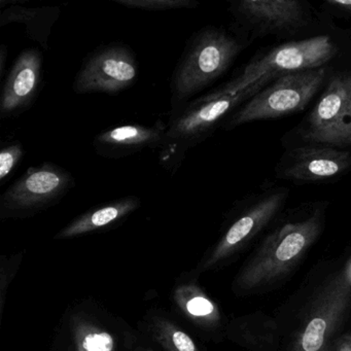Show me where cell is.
I'll return each instance as SVG.
<instances>
[{
    "label": "cell",
    "instance_id": "6da1fadb",
    "mask_svg": "<svg viewBox=\"0 0 351 351\" xmlns=\"http://www.w3.org/2000/svg\"><path fill=\"white\" fill-rule=\"evenodd\" d=\"M241 50L239 40L223 29L206 27L195 34L172 75V114L221 77Z\"/></svg>",
    "mask_w": 351,
    "mask_h": 351
},
{
    "label": "cell",
    "instance_id": "7a4b0ae2",
    "mask_svg": "<svg viewBox=\"0 0 351 351\" xmlns=\"http://www.w3.org/2000/svg\"><path fill=\"white\" fill-rule=\"evenodd\" d=\"M275 77L277 75H264L235 95L211 100H194L180 112L171 114L161 147V160L164 165L172 172L176 171L189 149L204 141L223 117L244 100L254 97L265 84Z\"/></svg>",
    "mask_w": 351,
    "mask_h": 351
},
{
    "label": "cell",
    "instance_id": "3957f363",
    "mask_svg": "<svg viewBox=\"0 0 351 351\" xmlns=\"http://www.w3.org/2000/svg\"><path fill=\"white\" fill-rule=\"evenodd\" d=\"M336 54V46L328 36L287 43L276 47L261 58L250 61L241 75L198 99L211 100L235 95L266 75L280 77L285 73L320 69Z\"/></svg>",
    "mask_w": 351,
    "mask_h": 351
},
{
    "label": "cell",
    "instance_id": "277c9868",
    "mask_svg": "<svg viewBox=\"0 0 351 351\" xmlns=\"http://www.w3.org/2000/svg\"><path fill=\"white\" fill-rule=\"evenodd\" d=\"M324 67L285 73L267 89L258 92L233 114L228 129L254 121L280 118L304 110L324 83Z\"/></svg>",
    "mask_w": 351,
    "mask_h": 351
},
{
    "label": "cell",
    "instance_id": "5b68a950",
    "mask_svg": "<svg viewBox=\"0 0 351 351\" xmlns=\"http://www.w3.org/2000/svg\"><path fill=\"white\" fill-rule=\"evenodd\" d=\"M301 134L310 143L351 147V73L330 77Z\"/></svg>",
    "mask_w": 351,
    "mask_h": 351
},
{
    "label": "cell",
    "instance_id": "8992f818",
    "mask_svg": "<svg viewBox=\"0 0 351 351\" xmlns=\"http://www.w3.org/2000/svg\"><path fill=\"white\" fill-rule=\"evenodd\" d=\"M75 184L73 176L55 164L28 168L1 196V213L17 217L42 210L58 202Z\"/></svg>",
    "mask_w": 351,
    "mask_h": 351
},
{
    "label": "cell",
    "instance_id": "52a82bcc",
    "mask_svg": "<svg viewBox=\"0 0 351 351\" xmlns=\"http://www.w3.org/2000/svg\"><path fill=\"white\" fill-rule=\"evenodd\" d=\"M138 63L133 51L123 44L101 47L82 65L73 82L77 94H114L136 82Z\"/></svg>",
    "mask_w": 351,
    "mask_h": 351
},
{
    "label": "cell",
    "instance_id": "ba28073f",
    "mask_svg": "<svg viewBox=\"0 0 351 351\" xmlns=\"http://www.w3.org/2000/svg\"><path fill=\"white\" fill-rule=\"evenodd\" d=\"M44 58L38 49L23 51L8 75L0 98L1 118L17 117L36 101L43 85Z\"/></svg>",
    "mask_w": 351,
    "mask_h": 351
},
{
    "label": "cell",
    "instance_id": "9c48e42d",
    "mask_svg": "<svg viewBox=\"0 0 351 351\" xmlns=\"http://www.w3.org/2000/svg\"><path fill=\"white\" fill-rule=\"evenodd\" d=\"M231 11L260 34L295 32L306 23L305 9L295 0H243Z\"/></svg>",
    "mask_w": 351,
    "mask_h": 351
},
{
    "label": "cell",
    "instance_id": "30bf717a",
    "mask_svg": "<svg viewBox=\"0 0 351 351\" xmlns=\"http://www.w3.org/2000/svg\"><path fill=\"white\" fill-rule=\"evenodd\" d=\"M351 155L330 147H303L293 152L283 176L300 182H322L346 171Z\"/></svg>",
    "mask_w": 351,
    "mask_h": 351
},
{
    "label": "cell",
    "instance_id": "8fae6325",
    "mask_svg": "<svg viewBox=\"0 0 351 351\" xmlns=\"http://www.w3.org/2000/svg\"><path fill=\"white\" fill-rule=\"evenodd\" d=\"M167 125L153 127L138 124L123 125L102 131L94 139V147L102 157L122 158L147 147H162Z\"/></svg>",
    "mask_w": 351,
    "mask_h": 351
},
{
    "label": "cell",
    "instance_id": "7c38bea8",
    "mask_svg": "<svg viewBox=\"0 0 351 351\" xmlns=\"http://www.w3.org/2000/svg\"><path fill=\"white\" fill-rule=\"evenodd\" d=\"M141 206V200L135 196L124 197L108 204L92 209L71 221L61 230L55 238L69 239L104 229L124 219Z\"/></svg>",
    "mask_w": 351,
    "mask_h": 351
},
{
    "label": "cell",
    "instance_id": "4fadbf2b",
    "mask_svg": "<svg viewBox=\"0 0 351 351\" xmlns=\"http://www.w3.org/2000/svg\"><path fill=\"white\" fill-rule=\"evenodd\" d=\"M60 15L59 8H25L9 5L3 8L0 14V26L17 23L25 26L26 34L32 40L40 43L44 49H49V36L55 22Z\"/></svg>",
    "mask_w": 351,
    "mask_h": 351
},
{
    "label": "cell",
    "instance_id": "5bb4252c",
    "mask_svg": "<svg viewBox=\"0 0 351 351\" xmlns=\"http://www.w3.org/2000/svg\"><path fill=\"white\" fill-rule=\"evenodd\" d=\"M285 192H278L267 197L266 199L261 201L256 207H254L250 213L236 221L226 234L217 250H215V258L221 256L229 248L237 245L238 243L243 241L248 235H250L252 230L256 227L258 223L268 219L269 215H272L278 208L279 205L285 199Z\"/></svg>",
    "mask_w": 351,
    "mask_h": 351
},
{
    "label": "cell",
    "instance_id": "9a60e30c",
    "mask_svg": "<svg viewBox=\"0 0 351 351\" xmlns=\"http://www.w3.org/2000/svg\"><path fill=\"white\" fill-rule=\"evenodd\" d=\"M173 299L184 315L193 322L203 324L215 318L217 309L215 304L196 285H184L176 287Z\"/></svg>",
    "mask_w": 351,
    "mask_h": 351
},
{
    "label": "cell",
    "instance_id": "2e32d148",
    "mask_svg": "<svg viewBox=\"0 0 351 351\" xmlns=\"http://www.w3.org/2000/svg\"><path fill=\"white\" fill-rule=\"evenodd\" d=\"M73 332L75 351H114L116 348L110 332L83 318H75Z\"/></svg>",
    "mask_w": 351,
    "mask_h": 351
},
{
    "label": "cell",
    "instance_id": "e0dca14e",
    "mask_svg": "<svg viewBox=\"0 0 351 351\" xmlns=\"http://www.w3.org/2000/svg\"><path fill=\"white\" fill-rule=\"evenodd\" d=\"M153 332L166 351H199L194 340L169 320L158 319L154 324Z\"/></svg>",
    "mask_w": 351,
    "mask_h": 351
},
{
    "label": "cell",
    "instance_id": "ac0fdd59",
    "mask_svg": "<svg viewBox=\"0 0 351 351\" xmlns=\"http://www.w3.org/2000/svg\"><path fill=\"white\" fill-rule=\"evenodd\" d=\"M114 1L127 8L151 12L195 9L199 5L195 0H114Z\"/></svg>",
    "mask_w": 351,
    "mask_h": 351
},
{
    "label": "cell",
    "instance_id": "d6986e66",
    "mask_svg": "<svg viewBox=\"0 0 351 351\" xmlns=\"http://www.w3.org/2000/svg\"><path fill=\"white\" fill-rule=\"evenodd\" d=\"M23 147L20 143H11L3 147L0 153V184H3L5 180L15 171L23 159Z\"/></svg>",
    "mask_w": 351,
    "mask_h": 351
},
{
    "label": "cell",
    "instance_id": "ffe728a7",
    "mask_svg": "<svg viewBox=\"0 0 351 351\" xmlns=\"http://www.w3.org/2000/svg\"><path fill=\"white\" fill-rule=\"evenodd\" d=\"M306 244V235L300 230L289 232L276 250V258L279 261H289L297 256Z\"/></svg>",
    "mask_w": 351,
    "mask_h": 351
},
{
    "label": "cell",
    "instance_id": "44dd1931",
    "mask_svg": "<svg viewBox=\"0 0 351 351\" xmlns=\"http://www.w3.org/2000/svg\"><path fill=\"white\" fill-rule=\"evenodd\" d=\"M326 322L322 318H314L308 324L304 332L303 345L305 351H318L324 343V332H326Z\"/></svg>",
    "mask_w": 351,
    "mask_h": 351
},
{
    "label": "cell",
    "instance_id": "7402d4cb",
    "mask_svg": "<svg viewBox=\"0 0 351 351\" xmlns=\"http://www.w3.org/2000/svg\"><path fill=\"white\" fill-rule=\"evenodd\" d=\"M8 55H9V50H8L7 45H1L0 47V77L1 79H3L5 75Z\"/></svg>",
    "mask_w": 351,
    "mask_h": 351
},
{
    "label": "cell",
    "instance_id": "603a6c76",
    "mask_svg": "<svg viewBox=\"0 0 351 351\" xmlns=\"http://www.w3.org/2000/svg\"><path fill=\"white\" fill-rule=\"evenodd\" d=\"M328 5L351 14V0H328Z\"/></svg>",
    "mask_w": 351,
    "mask_h": 351
},
{
    "label": "cell",
    "instance_id": "cb8c5ba5",
    "mask_svg": "<svg viewBox=\"0 0 351 351\" xmlns=\"http://www.w3.org/2000/svg\"><path fill=\"white\" fill-rule=\"evenodd\" d=\"M145 351H154V350H152V349H147V350H145Z\"/></svg>",
    "mask_w": 351,
    "mask_h": 351
}]
</instances>
